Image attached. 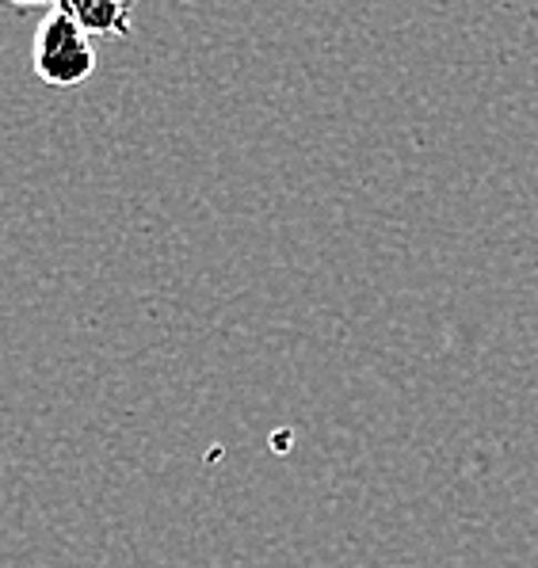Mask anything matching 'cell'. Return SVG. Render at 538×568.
<instances>
[{
  "label": "cell",
  "mask_w": 538,
  "mask_h": 568,
  "mask_svg": "<svg viewBox=\"0 0 538 568\" xmlns=\"http://www.w3.org/2000/svg\"><path fill=\"white\" fill-rule=\"evenodd\" d=\"M95 65L100 61H95L92 34L77 28L62 8H50L31 42V73L47 89L69 92V89H81L84 81H92Z\"/></svg>",
  "instance_id": "obj_1"
},
{
  "label": "cell",
  "mask_w": 538,
  "mask_h": 568,
  "mask_svg": "<svg viewBox=\"0 0 538 568\" xmlns=\"http://www.w3.org/2000/svg\"><path fill=\"white\" fill-rule=\"evenodd\" d=\"M92 39H126L134 28V0H54Z\"/></svg>",
  "instance_id": "obj_2"
},
{
  "label": "cell",
  "mask_w": 538,
  "mask_h": 568,
  "mask_svg": "<svg viewBox=\"0 0 538 568\" xmlns=\"http://www.w3.org/2000/svg\"><path fill=\"white\" fill-rule=\"evenodd\" d=\"M0 4H12V8H47L54 0H0Z\"/></svg>",
  "instance_id": "obj_3"
},
{
  "label": "cell",
  "mask_w": 538,
  "mask_h": 568,
  "mask_svg": "<svg viewBox=\"0 0 538 568\" xmlns=\"http://www.w3.org/2000/svg\"><path fill=\"white\" fill-rule=\"evenodd\" d=\"M184 4H191V0H184Z\"/></svg>",
  "instance_id": "obj_4"
}]
</instances>
